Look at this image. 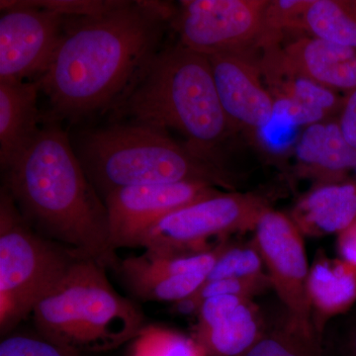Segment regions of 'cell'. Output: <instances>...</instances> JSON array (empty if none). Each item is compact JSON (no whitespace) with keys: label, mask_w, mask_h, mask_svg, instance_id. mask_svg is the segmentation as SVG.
<instances>
[{"label":"cell","mask_w":356,"mask_h":356,"mask_svg":"<svg viewBox=\"0 0 356 356\" xmlns=\"http://www.w3.org/2000/svg\"><path fill=\"white\" fill-rule=\"evenodd\" d=\"M177 8L122 1L102 14L67 18L64 36L37 79L50 103L46 120L77 122L114 110L163 48Z\"/></svg>","instance_id":"6da1fadb"},{"label":"cell","mask_w":356,"mask_h":356,"mask_svg":"<svg viewBox=\"0 0 356 356\" xmlns=\"http://www.w3.org/2000/svg\"><path fill=\"white\" fill-rule=\"evenodd\" d=\"M43 124L24 153L2 170V187L40 236L118 271L104 200L60 122L44 119Z\"/></svg>","instance_id":"7a4b0ae2"},{"label":"cell","mask_w":356,"mask_h":356,"mask_svg":"<svg viewBox=\"0 0 356 356\" xmlns=\"http://www.w3.org/2000/svg\"><path fill=\"white\" fill-rule=\"evenodd\" d=\"M113 111L119 118L177 131L194 154L218 165L220 147L234 132L218 96L209 58L179 42L161 48Z\"/></svg>","instance_id":"3957f363"},{"label":"cell","mask_w":356,"mask_h":356,"mask_svg":"<svg viewBox=\"0 0 356 356\" xmlns=\"http://www.w3.org/2000/svg\"><path fill=\"white\" fill-rule=\"evenodd\" d=\"M72 146L102 199L117 189L142 185L198 181L231 188L232 179L221 166L180 145L168 131L144 124L86 130Z\"/></svg>","instance_id":"277c9868"},{"label":"cell","mask_w":356,"mask_h":356,"mask_svg":"<svg viewBox=\"0 0 356 356\" xmlns=\"http://www.w3.org/2000/svg\"><path fill=\"white\" fill-rule=\"evenodd\" d=\"M40 336L90 353L118 348L144 331V316L115 291L106 268L81 257L40 300L32 312Z\"/></svg>","instance_id":"5b68a950"},{"label":"cell","mask_w":356,"mask_h":356,"mask_svg":"<svg viewBox=\"0 0 356 356\" xmlns=\"http://www.w3.org/2000/svg\"><path fill=\"white\" fill-rule=\"evenodd\" d=\"M81 257L76 250L40 236L0 189V332L4 337Z\"/></svg>","instance_id":"8992f818"},{"label":"cell","mask_w":356,"mask_h":356,"mask_svg":"<svg viewBox=\"0 0 356 356\" xmlns=\"http://www.w3.org/2000/svg\"><path fill=\"white\" fill-rule=\"evenodd\" d=\"M268 204L250 193L221 192L166 215L140 236L136 247L163 252H197L213 236L254 229Z\"/></svg>","instance_id":"52a82bcc"},{"label":"cell","mask_w":356,"mask_h":356,"mask_svg":"<svg viewBox=\"0 0 356 356\" xmlns=\"http://www.w3.org/2000/svg\"><path fill=\"white\" fill-rule=\"evenodd\" d=\"M269 0H184L172 27L178 42L209 56L259 51Z\"/></svg>","instance_id":"ba28073f"},{"label":"cell","mask_w":356,"mask_h":356,"mask_svg":"<svg viewBox=\"0 0 356 356\" xmlns=\"http://www.w3.org/2000/svg\"><path fill=\"white\" fill-rule=\"evenodd\" d=\"M254 231L271 285L286 307L288 324L304 336L321 337L307 290L310 267L303 234L291 218L270 208L262 213Z\"/></svg>","instance_id":"9c48e42d"},{"label":"cell","mask_w":356,"mask_h":356,"mask_svg":"<svg viewBox=\"0 0 356 356\" xmlns=\"http://www.w3.org/2000/svg\"><path fill=\"white\" fill-rule=\"evenodd\" d=\"M0 9V81L38 79L60 46L67 18L20 0H1Z\"/></svg>","instance_id":"30bf717a"},{"label":"cell","mask_w":356,"mask_h":356,"mask_svg":"<svg viewBox=\"0 0 356 356\" xmlns=\"http://www.w3.org/2000/svg\"><path fill=\"white\" fill-rule=\"evenodd\" d=\"M205 182L142 185L117 189L103 200L108 211L113 247H136L138 238L152 225L173 211L219 193Z\"/></svg>","instance_id":"8fae6325"},{"label":"cell","mask_w":356,"mask_h":356,"mask_svg":"<svg viewBox=\"0 0 356 356\" xmlns=\"http://www.w3.org/2000/svg\"><path fill=\"white\" fill-rule=\"evenodd\" d=\"M220 102L234 132L266 127L276 115L275 100L259 67V51L209 56Z\"/></svg>","instance_id":"7c38bea8"},{"label":"cell","mask_w":356,"mask_h":356,"mask_svg":"<svg viewBox=\"0 0 356 356\" xmlns=\"http://www.w3.org/2000/svg\"><path fill=\"white\" fill-rule=\"evenodd\" d=\"M259 67L264 83L275 100L276 115L298 126L313 125L337 118L343 97L293 70L280 44L259 53Z\"/></svg>","instance_id":"4fadbf2b"},{"label":"cell","mask_w":356,"mask_h":356,"mask_svg":"<svg viewBox=\"0 0 356 356\" xmlns=\"http://www.w3.org/2000/svg\"><path fill=\"white\" fill-rule=\"evenodd\" d=\"M195 341L206 356H243L264 334L250 298L236 295L204 300Z\"/></svg>","instance_id":"5bb4252c"},{"label":"cell","mask_w":356,"mask_h":356,"mask_svg":"<svg viewBox=\"0 0 356 356\" xmlns=\"http://www.w3.org/2000/svg\"><path fill=\"white\" fill-rule=\"evenodd\" d=\"M293 70L336 92L356 89V49L302 34L280 44Z\"/></svg>","instance_id":"9a60e30c"},{"label":"cell","mask_w":356,"mask_h":356,"mask_svg":"<svg viewBox=\"0 0 356 356\" xmlns=\"http://www.w3.org/2000/svg\"><path fill=\"white\" fill-rule=\"evenodd\" d=\"M38 81H0V166L19 158L36 139L44 120L40 113Z\"/></svg>","instance_id":"2e32d148"},{"label":"cell","mask_w":356,"mask_h":356,"mask_svg":"<svg viewBox=\"0 0 356 356\" xmlns=\"http://www.w3.org/2000/svg\"><path fill=\"white\" fill-rule=\"evenodd\" d=\"M296 158L302 172L321 184L344 182L356 170V149L344 138L337 118L306 127L297 143Z\"/></svg>","instance_id":"e0dca14e"},{"label":"cell","mask_w":356,"mask_h":356,"mask_svg":"<svg viewBox=\"0 0 356 356\" xmlns=\"http://www.w3.org/2000/svg\"><path fill=\"white\" fill-rule=\"evenodd\" d=\"M291 219L303 235H339L356 221V180L315 187L297 204Z\"/></svg>","instance_id":"ac0fdd59"},{"label":"cell","mask_w":356,"mask_h":356,"mask_svg":"<svg viewBox=\"0 0 356 356\" xmlns=\"http://www.w3.org/2000/svg\"><path fill=\"white\" fill-rule=\"evenodd\" d=\"M312 311L317 314L316 330L322 322L343 315L356 304V268L343 259L321 257L310 267L307 282Z\"/></svg>","instance_id":"d6986e66"},{"label":"cell","mask_w":356,"mask_h":356,"mask_svg":"<svg viewBox=\"0 0 356 356\" xmlns=\"http://www.w3.org/2000/svg\"><path fill=\"white\" fill-rule=\"evenodd\" d=\"M296 32L356 49V0H307Z\"/></svg>","instance_id":"ffe728a7"},{"label":"cell","mask_w":356,"mask_h":356,"mask_svg":"<svg viewBox=\"0 0 356 356\" xmlns=\"http://www.w3.org/2000/svg\"><path fill=\"white\" fill-rule=\"evenodd\" d=\"M226 243L221 242L197 252H163L146 250L138 257L120 262L118 273H138L153 276L202 274L208 276Z\"/></svg>","instance_id":"44dd1931"},{"label":"cell","mask_w":356,"mask_h":356,"mask_svg":"<svg viewBox=\"0 0 356 356\" xmlns=\"http://www.w3.org/2000/svg\"><path fill=\"white\" fill-rule=\"evenodd\" d=\"M134 296L144 301L177 302L197 291L207 280L202 274L153 276L138 273H119Z\"/></svg>","instance_id":"7402d4cb"},{"label":"cell","mask_w":356,"mask_h":356,"mask_svg":"<svg viewBox=\"0 0 356 356\" xmlns=\"http://www.w3.org/2000/svg\"><path fill=\"white\" fill-rule=\"evenodd\" d=\"M243 356H325L321 337H308L285 324L264 332Z\"/></svg>","instance_id":"603a6c76"},{"label":"cell","mask_w":356,"mask_h":356,"mask_svg":"<svg viewBox=\"0 0 356 356\" xmlns=\"http://www.w3.org/2000/svg\"><path fill=\"white\" fill-rule=\"evenodd\" d=\"M271 284L269 276H259L254 278H228V280L207 281L191 296L180 300L175 305L178 313L189 315L199 310L204 300L212 297L236 295L252 298L266 290Z\"/></svg>","instance_id":"cb8c5ba5"},{"label":"cell","mask_w":356,"mask_h":356,"mask_svg":"<svg viewBox=\"0 0 356 356\" xmlns=\"http://www.w3.org/2000/svg\"><path fill=\"white\" fill-rule=\"evenodd\" d=\"M264 262L254 242L247 245H225L207 281L254 278L264 275Z\"/></svg>","instance_id":"d4e9b609"},{"label":"cell","mask_w":356,"mask_h":356,"mask_svg":"<svg viewBox=\"0 0 356 356\" xmlns=\"http://www.w3.org/2000/svg\"><path fill=\"white\" fill-rule=\"evenodd\" d=\"M131 356H206L197 341L178 332L145 329L137 337Z\"/></svg>","instance_id":"484cf974"},{"label":"cell","mask_w":356,"mask_h":356,"mask_svg":"<svg viewBox=\"0 0 356 356\" xmlns=\"http://www.w3.org/2000/svg\"><path fill=\"white\" fill-rule=\"evenodd\" d=\"M0 356H89L35 334H13L0 343Z\"/></svg>","instance_id":"4316f807"},{"label":"cell","mask_w":356,"mask_h":356,"mask_svg":"<svg viewBox=\"0 0 356 356\" xmlns=\"http://www.w3.org/2000/svg\"><path fill=\"white\" fill-rule=\"evenodd\" d=\"M325 356H356V304L322 332Z\"/></svg>","instance_id":"83f0119b"},{"label":"cell","mask_w":356,"mask_h":356,"mask_svg":"<svg viewBox=\"0 0 356 356\" xmlns=\"http://www.w3.org/2000/svg\"><path fill=\"white\" fill-rule=\"evenodd\" d=\"M24 6L46 9L67 18L89 17L111 10L121 0H20Z\"/></svg>","instance_id":"f1b7e54d"},{"label":"cell","mask_w":356,"mask_h":356,"mask_svg":"<svg viewBox=\"0 0 356 356\" xmlns=\"http://www.w3.org/2000/svg\"><path fill=\"white\" fill-rule=\"evenodd\" d=\"M337 118L344 138L356 149V89L344 95Z\"/></svg>","instance_id":"f546056e"},{"label":"cell","mask_w":356,"mask_h":356,"mask_svg":"<svg viewBox=\"0 0 356 356\" xmlns=\"http://www.w3.org/2000/svg\"><path fill=\"white\" fill-rule=\"evenodd\" d=\"M337 248L341 259L356 268V221L339 234Z\"/></svg>","instance_id":"4dcf8cb0"}]
</instances>
